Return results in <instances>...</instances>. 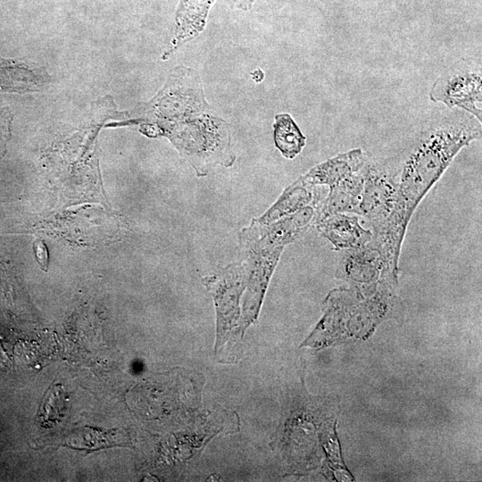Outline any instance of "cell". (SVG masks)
Here are the masks:
<instances>
[{"label":"cell","instance_id":"obj_1","mask_svg":"<svg viewBox=\"0 0 482 482\" xmlns=\"http://www.w3.org/2000/svg\"><path fill=\"white\" fill-rule=\"evenodd\" d=\"M481 137V122L473 118L444 121L420 136L406 156L397 179L395 208L384 227L372 234L387 267L397 270L409 222L424 196L459 152Z\"/></svg>","mask_w":482,"mask_h":482},{"label":"cell","instance_id":"obj_2","mask_svg":"<svg viewBox=\"0 0 482 482\" xmlns=\"http://www.w3.org/2000/svg\"><path fill=\"white\" fill-rule=\"evenodd\" d=\"M396 198L395 175L383 166L368 162L364 168L363 189L357 214L370 222L372 234L378 232L388 220Z\"/></svg>","mask_w":482,"mask_h":482},{"label":"cell","instance_id":"obj_3","mask_svg":"<svg viewBox=\"0 0 482 482\" xmlns=\"http://www.w3.org/2000/svg\"><path fill=\"white\" fill-rule=\"evenodd\" d=\"M429 98L449 108L459 107L481 122L482 76L480 68H453L433 84Z\"/></svg>","mask_w":482,"mask_h":482},{"label":"cell","instance_id":"obj_4","mask_svg":"<svg viewBox=\"0 0 482 482\" xmlns=\"http://www.w3.org/2000/svg\"><path fill=\"white\" fill-rule=\"evenodd\" d=\"M385 273V262L378 248L370 241L366 245L344 250L337 276L356 287L363 294L375 293Z\"/></svg>","mask_w":482,"mask_h":482},{"label":"cell","instance_id":"obj_5","mask_svg":"<svg viewBox=\"0 0 482 482\" xmlns=\"http://www.w3.org/2000/svg\"><path fill=\"white\" fill-rule=\"evenodd\" d=\"M368 162L362 149H352L313 167L296 182L305 186L318 184L332 187L362 170Z\"/></svg>","mask_w":482,"mask_h":482},{"label":"cell","instance_id":"obj_6","mask_svg":"<svg viewBox=\"0 0 482 482\" xmlns=\"http://www.w3.org/2000/svg\"><path fill=\"white\" fill-rule=\"evenodd\" d=\"M316 223L320 234L337 251L362 246L372 238V231L364 229L357 216L347 213H335Z\"/></svg>","mask_w":482,"mask_h":482},{"label":"cell","instance_id":"obj_7","mask_svg":"<svg viewBox=\"0 0 482 482\" xmlns=\"http://www.w3.org/2000/svg\"><path fill=\"white\" fill-rule=\"evenodd\" d=\"M49 76L43 67L35 63L0 58V90L26 93L44 87Z\"/></svg>","mask_w":482,"mask_h":482},{"label":"cell","instance_id":"obj_8","mask_svg":"<svg viewBox=\"0 0 482 482\" xmlns=\"http://www.w3.org/2000/svg\"><path fill=\"white\" fill-rule=\"evenodd\" d=\"M364 168L339 184L329 187L328 195L323 203L317 220L335 213L357 214L363 189Z\"/></svg>","mask_w":482,"mask_h":482},{"label":"cell","instance_id":"obj_9","mask_svg":"<svg viewBox=\"0 0 482 482\" xmlns=\"http://www.w3.org/2000/svg\"><path fill=\"white\" fill-rule=\"evenodd\" d=\"M274 141L284 157L293 159L302 152L306 137L288 113H280L275 117Z\"/></svg>","mask_w":482,"mask_h":482},{"label":"cell","instance_id":"obj_10","mask_svg":"<svg viewBox=\"0 0 482 482\" xmlns=\"http://www.w3.org/2000/svg\"><path fill=\"white\" fill-rule=\"evenodd\" d=\"M64 391L60 385L52 386L39 404L37 420L40 425L50 427L61 420L64 408Z\"/></svg>","mask_w":482,"mask_h":482},{"label":"cell","instance_id":"obj_11","mask_svg":"<svg viewBox=\"0 0 482 482\" xmlns=\"http://www.w3.org/2000/svg\"><path fill=\"white\" fill-rule=\"evenodd\" d=\"M214 0H182L178 23L183 29L196 30L204 26L208 10Z\"/></svg>","mask_w":482,"mask_h":482},{"label":"cell","instance_id":"obj_12","mask_svg":"<svg viewBox=\"0 0 482 482\" xmlns=\"http://www.w3.org/2000/svg\"><path fill=\"white\" fill-rule=\"evenodd\" d=\"M237 1L240 6L248 7L253 3V0H237Z\"/></svg>","mask_w":482,"mask_h":482}]
</instances>
